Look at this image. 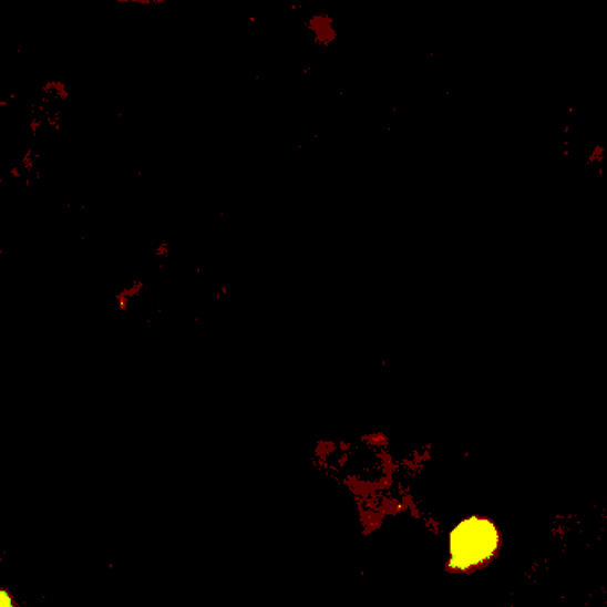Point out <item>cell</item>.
I'll list each match as a JSON object with an SVG mask.
<instances>
[{"label": "cell", "instance_id": "cell-1", "mask_svg": "<svg viewBox=\"0 0 607 607\" xmlns=\"http://www.w3.org/2000/svg\"><path fill=\"white\" fill-rule=\"evenodd\" d=\"M453 547L454 556L463 563L480 562L494 548V533L480 522H469L456 531Z\"/></svg>", "mask_w": 607, "mask_h": 607}, {"label": "cell", "instance_id": "cell-2", "mask_svg": "<svg viewBox=\"0 0 607 607\" xmlns=\"http://www.w3.org/2000/svg\"><path fill=\"white\" fill-rule=\"evenodd\" d=\"M307 29L313 43L322 49H330L339 40V29L336 19L330 13H316L307 20Z\"/></svg>", "mask_w": 607, "mask_h": 607}, {"label": "cell", "instance_id": "cell-3", "mask_svg": "<svg viewBox=\"0 0 607 607\" xmlns=\"http://www.w3.org/2000/svg\"><path fill=\"white\" fill-rule=\"evenodd\" d=\"M604 160H606V148L603 145H595L589 152L588 164H600Z\"/></svg>", "mask_w": 607, "mask_h": 607}, {"label": "cell", "instance_id": "cell-4", "mask_svg": "<svg viewBox=\"0 0 607 607\" xmlns=\"http://www.w3.org/2000/svg\"><path fill=\"white\" fill-rule=\"evenodd\" d=\"M0 607H11V600L4 591H0Z\"/></svg>", "mask_w": 607, "mask_h": 607}]
</instances>
